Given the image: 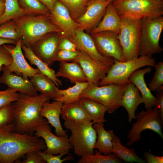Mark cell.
Segmentation results:
<instances>
[{"mask_svg": "<svg viewBox=\"0 0 163 163\" xmlns=\"http://www.w3.org/2000/svg\"><path fill=\"white\" fill-rule=\"evenodd\" d=\"M44 140L15 131L13 123L0 127V163H12L32 151L45 149Z\"/></svg>", "mask_w": 163, "mask_h": 163, "instance_id": "6da1fadb", "label": "cell"}, {"mask_svg": "<svg viewBox=\"0 0 163 163\" xmlns=\"http://www.w3.org/2000/svg\"><path fill=\"white\" fill-rule=\"evenodd\" d=\"M50 99L42 94L31 96L21 93L13 103L14 120L15 131L17 133L32 135L36 126L46 122L40 115L43 104Z\"/></svg>", "mask_w": 163, "mask_h": 163, "instance_id": "7a4b0ae2", "label": "cell"}, {"mask_svg": "<svg viewBox=\"0 0 163 163\" xmlns=\"http://www.w3.org/2000/svg\"><path fill=\"white\" fill-rule=\"evenodd\" d=\"M50 14L25 15L13 20L21 34L22 42L27 47L31 48L41 38L50 32L63 35L62 31L51 21Z\"/></svg>", "mask_w": 163, "mask_h": 163, "instance_id": "3957f363", "label": "cell"}, {"mask_svg": "<svg viewBox=\"0 0 163 163\" xmlns=\"http://www.w3.org/2000/svg\"><path fill=\"white\" fill-rule=\"evenodd\" d=\"M92 122L80 121L72 120L65 121V127L70 130V143L74 153L79 157L94 154V145L97 133Z\"/></svg>", "mask_w": 163, "mask_h": 163, "instance_id": "277c9868", "label": "cell"}, {"mask_svg": "<svg viewBox=\"0 0 163 163\" xmlns=\"http://www.w3.org/2000/svg\"><path fill=\"white\" fill-rule=\"evenodd\" d=\"M112 3L120 18L141 20L163 14V0H114Z\"/></svg>", "mask_w": 163, "mask_h": 163, "instance_id": "5b68a950", "label": "cell"}, {"mask_svg": "<svg viewBox=\"0 0 163 163\" xmlns=\"http://www.w3.org/2000/svg\"><path fill=\"white\" fill-rule=\"evenodd\" d=\"M155 64V60L152 56H140L123 62L114 59V63L98 85L112 84L126 85L130 82L129 78L134 71L145 66L154 67Z\"/></svg>", "mask_w": 163, "mask_h": 163, "instance_id": "8992f818", "label": "cell"}, {"mask_svg": "<svg viewBox=\"0 0 163 163\" xmlns=\"http://www.w3.org/2000/svg\"><path fill=\"white\" fill-rule=\"evenodd\" d=\"M126 85L112 84L100 86L90 83L82 92L80 97L100 103L106 108L108 113H112L121 106L122 98Z\"/></svg>", "mask_w": 163, "mask_h": 163, "instance_id": "52a82bcc", "label": "cell"}, {"mask_svg": "<svg viewBox=\"0 0 163 163\" xmlns=\"http://www.w3.org/2000/svg\"><path fill=\"white\" fill-rule=\"evenodd\" d=\"M163 29V17L141 20L139 56H152L161 53L159 41Z\"/></svg>", "mask_w": 163, "mask_h": 163, "instance_id": "ba28073f", "label": "cell"}, {"mask_svg": "<svg viewBox=\"0 0 163 163\" xmlns=\"http://www.w3.org/2000/svg\"><path fill=\"white\" fill-rule=\"evenodd\" d=\"M120 18L121 26L117 37L126 60L137 58L139 56L141 20Z\"/></svg>", "mask_w": 163, "mask_h": 163, "instance_id": "9c48e42d", "label": "cell"}, {"mask_svg": "<svg viewBox=\"0 0 163 163\" xmlns=\"http://www.w3.org/2000/svg\"><path fill=\"white\" fill-rule=\"evenodd\" d=\"M142 110L136 115V121L132 125L127 136L129 140L126 145L129 146L137 142L141 139V133L146 129L151 130L158 134L163 139L161 120L159 110L155 107L152 109Z\"/></svg>", "mask_w": 163, "mask_h": 163, "instance_id": "30bf717a", "label": "cell"}, {"mask_svg": "<svg viewBox=\"0 0 163 163\" xmlns=\"http://www.w3.org/2000/svg\"><path fill=\"white\" fill-rule=\"evenodd\" d=\"M34 131L35 135L41 137L45 142L46 148L43 151L44 152L54 155H68L73 148L68 136H58L54 134L47 121L36 126Z\"/></svg>", "mask_w": 163, "mask_h": 163, "instance_id": "8fae6325", "label": "cell"}, {"mask_svg": "<svg viewBox=\"0 0 163 163\" xmlns=\"http://www.w3.org/2000/svg\"><path fill=\"white\" fill-rule=\"evenodd\" d=\"M90 34L97 50L102 55L120 62L126 61L118 34L111 31H103Z\"/></svg>", "mask_w": 163, "mask_h": 163, "instance_id": "7c38bea8", "label": "cell"}, {"mask_svg": "<svg viewBox=\"0 0 163 163\" xmlns=\"http://www.w3.org/2000/svg\"><path fill=\"white\" fill-rule=\"evenodd\" d=\"M63 36L62 34L56 32L48 33L41 38L31 49L35 56L50 67L55 62L59 43Z\"/></svg>", "mask_w": 163, "mask_h": 163, "instance_id": "4fadbf2b", "label": "cell"}, {"mask_svg": "<svg viewBox=\"0 0 163 163\" xmlns=\"http://www.w3.org/2000/svg\"><path fill=\"white\" fill-rule=\"evenodd\" d=\"M70 39L76 45L77 50H82L101 67L110 69L114 62L112 58L104 56L97 50L91 35L78 29Z\"/></svg>", "mask_w": 163, "mask_h": 163, "instance_id": "5bb4252c", "label": "cell"}, {"mask_svg": "<svg viewBox=\"0 0 163 163\" xmlns=\"http://www.w3.org/2000/svg\"><path fill=\"white\" fill-rule=\"evenodd\" d=\"M112 1L90 0L85 13L75 20L80 24L79 29L90 33L103 18L106 8Z\"/></svg>", "mask_w": 163, "mask_h": 163, "instance_id": "9a60e30c", "label": "cell"}, {"mask_svg": "<svg viewBox=\"0 0 163 163\" xmlns=\"http://www.w3.org/2000/svg\"><path fill=\"white\" fill-rule=\"evenodd\" d=\"M22 38L18 40L15 46L6 44L3 46L10 53L12 58L11 63L7 66H3L2 69L22 76L26 79L31 78L35 74L40 73L37 68L31 67L26 60L21 48Z\"/></svg>", "mask_w": 163, "mask_h": 163, "instance_id": "2e32d148", "label": "cell"}, {"mask_svg": "<svg viewBox=\"0 0 163 163\" xmlns=\"http://www.w3.org/2000/svg\"><path fill=\"white\" fill-rule=\"evenodd\" d=\"M50 18L51 22L62 31L64 36L69 39L74 36L80 27V24L72 18L66 6L58 0L50 11Z\"/></svg>", "mask_w": 163, "mask_h": 163, "instance_id": "e0dca14e", "label": "cell"}, {"mask_svg": "<svg viewBox=\"0 0 163 163\" xmlns=\"http://www.w3.org/2000/svg\"><path fill=\"white\" fill-rule=\"evenodd\" d=\"M78 54L73 62L78 64L83 70L88 82L98 85L109 69L101 66L82 50H78Z\"/></svg>", "mask_w": 163, "mask_h": 163, "instance_id": "ac0fdd59", "label": "cell"}, {"mask_svg": "<svg viewBox=\"0 0 163 163\" xmlns=\"http://www.w3.org/2000/svg\"><path fill=\"white\" fill-rule=\"evenodd\" d=\"M152 71L151 67L147 66L142 69H138L130 76L129 81L133 83L139 91L146 109L156 107L157 99L147 86L145 79V74Z\"/></svg>", "mask_w": 163, "mask_h": 163, "instance_id": "d6986e66", "label": "cell"}, {"mask_svg": "<svg viewBox=\"0 0 163 163\" xmlns=\"http://www.w3.org/2000/svg\"><path fill=\"white\" fill-rule=\"evenodd\" d=\"M2 71L3 72L0 77V83L7 85L8 89L31 96L38 95L37 91L29 79H25L4 69Z\"/></svg>", "mask_w": 163, "mask_h": 163, "instance_id": "ffe728a7", "label": "cell"}, {"mask_svg": "<svg viewBox=\"0 0 163 163\" xmlns=\"http://www.w3.org/2000/svg\"><path fill=\"white\" fill-rule=\"evenodd\" d=\"M50 103L49 101L43 103L40 111V115L46 119L48 123L55 128L56 135L66 136V130L63 129L61 123L60 117L63 102L58 101Z\"/></svg>", "mask_w": 163, "mask_h": 163, "instance_id": "44dd1931", "label": "cell"}, {"mask_svg": "<svg viewBox=\"0 0 163 163\" xmlns=\"http://www.w3.org/2000/svg\"><path fill=\"white\" fill-rule=\"evenodd\" d=\"M142 103L143 101L139 91L130 82L126 85L121 102V106L124 107L127 113L129 122L131 123L133 120L136 119L135 112L138 106Z\"/></svg>", "mask_w": 163, "mask_h": 163, "instance_id": "7402d4cb", "label": "cell"}, {"mask_svg": "<svg viewBox=\"0 0 163 163\" xmlns=\"http://www.w3.org/2000/svg\"><path fill=\"white\" fill-rule=\"evenodd\" d=\"M121 26V19L111 2L107 6L100 22L90 34L111 31L118 34Z\"/></svg>", "mask_w": 163, "mask_h": 163, "instance_id": "603a6c76", "label": "cell"}, {"mask_svg": "<svg viewBox=\"0 0 163 163\" xmlns=\"http://www.w3.org/2000/svg\"><path fill=\"white\" fill-rule=\"evenodd\" d=\"M30 81L37 91L50 99L56 101L61 97L59 93V89L46 76L40 73H37L30 78Z\"/></svg>", "mask_w": 163, "mask_h": 163, "instance_id": "cb8c5ba5", "label": "cell"}, {"mask_svg": "<svg viewBox=\"0 0 163 163\" xmlns=\"http://www.w3.org/2000/svg\"><path fill=\"white\" fill-rule=\"evenodd\" d=\"M60 62L59 70L56 73L57 77L66 78L72 84L88 82L83 70L78 63L75 62Z\"/></svg>", "mask_w": 163, "mask_h": 163, "instance_id": "d4e9b609", "label": "cell"}, {"mask_svg": "<svg viewBox=\"0 0 163 163\" xmlns=\"http://www.w3.org/2000/svg\"><path fill=\"white\" fill-rule=\"evenodd\" d=\"M111 133L113 144L112 153L127 162L146 163L144 160L137 155L134 148H129L123 145L120 138L115 136L113 130H111Z\"/></svg>", "mask_w": 163, "mask_h": 163, "instance_id": "484cf974", "label": "cell"}, {"mask_svg": "<svg viewBox=\"0 0 163 163\" xmlns=\"http://www.w3.org/2000/svg\"><path fill=\"white\" fill-rule=\"evenodd\" d=\"M61 116L65 121L72 120L80 121H92L91 117L79 100L69 104H63Z\"/></svg>", "mask_w": 163, "mask_h": 163, "instance_id": "4316f807", "label": "cell"}, {"mask_svg": "<svg viewBox=\"0 0 163 163\" xmlns=\"http://www.w3.org/2000/svg\"><path fill=\"white\" fill-rule=\"evenodd\" d=\"M21 48L24 52L26 58L31 65H35L37 67L40 73L51 79L57 87L62 85L61 81L56 76L55 72L35 56L31 49L27 47L22 41Z\"/></svg>", "mask_w": 163, "mask_h": 163, "instance_id": "83f0119b", "label": "cell"}, {"mask_svg": "<svg viewBox=\"0 0 163 163\" xmlns=\"http://www.w3.org/2000/svg\"><path fill=\"white\" fill-rule=\"evenodd\" d=\"M93 126L96 131L97 139L94 145L100 152L104 155L112 153L113 144L111 130L107 131L102 123H94Z\"/></svg>", "mask_w": 163, "mask_h": 163, "instance_id": "f1b7e54d", "label": "cell"}, {"mask_svg": "<svg viewBox=\"0 0 163 163\" xmlns=\"http://www.w3.org/2000/svg\"><path fill=\"white\" fill-rule=\"evenodd\" d=\"M79 101L91 117L94 123H104L107 121L104 118L107 109L104 106L86 98H80Z\"/></svg>", "mask_w": 163, "mask_h": 163, "instance_id": "f546056e", "label": "cell"}, {"mask_svg": "<svg viewBox=\"0 0 163 163\" xmlns=\"http://www.w3.org/2000/svg\"><path fill=\"white\" fill-rule=\"evenodd\" d=\"M90 82H76L73 86L64 90H59L61 97L56 101H61L63 104H69L78 101L82 92L89 85Z\"/></svg>", "mask_w": 163, "mask_h": 163, "instance_id": "4dcf8cb0", "label": "cell"}, {"mask_svg": "<svg viewBox=\"0 0 163 163\" xmlns=\"http://www.w3.org/2000/svg\"><path fill=\"white\" fill-rule=\"evenodd\" d=\"M5 10L0 16V25L24 15L18 0H5Z\"/></svg>", "mask_w": 163, "mask_h": 163, "instance_id": "1f68e13d", "label": "cell"}, {"mask_svg": "<svg viewBox=\"0 0 163 163\" xmlns=\"http://www.w3.org/2000/svg\"><path fill=\"white\" fill-rule=\"evenodd\" d=\"M24 15H37L49 14L50 11L39 0H18Z\"/></svg>", "mask_w": 163, "mask_h": 163, "instance_id": "d6a6232c", "label": "cell"}, {"mask_svg": "<svg viewBox=\"0 0 163 163\" xmlns=\"http://www.w3.org/2000/svg\"><path fill=\"white\" fill-rule=\"evenodd\" d=\"M122 161L113 153L108 155H102L97 150L94 154L83 156L79 160L78 163H119Z\"/></svg>", "mask_w": 163, "mask_h": 163, "instance_id": "836d02e7", "label": "cell"}, {"mask_svg": "<svg viewBox=\"0 0 163 163\" xmlns=\"http://www.w3.org/2000/svg\"><path fill=\"white\" fill-rule=\"evenodd\" d=\"M62 2L68 9L74 20L80 17L86 10L90 0H58Z\"/></svg>", "mask_w": 163, "mask_h": 163, "instance_id": "e575fe53", "label": "cell"}, {"mask_svg": "<svg viewBox=\"0 0 163 163\" xmlns=\"http://www.w3.org/2000/svg\"><path fill=\"white\" fill-rule=\"evenodd\" d=\"M0 37L17 41L22 38L21 34L13 20L0 25Z\"/></svg>", "mask_w": 163, "mask_h": 163, "instance_id": "d590c367", "label": "cell"}, {"mask_svg": "<svg viewBox=\"0 0 163 163\" xmlns=\"http://www.w3.org/2000/svg\"><path fill=\"white\" fill-rule=\"evenodd\" d=\"M154 75L149 85L151 91L157 92L163 90V62L160 61L155 64Z\"/></svg>", "mask_w": 163, "mask_h": 163, "instance_id": "8d00e7d4", "label": "cell"}, {"mask_svg": "<svg viewBox=\"0 0 163 163\" xmlns=\"http://www.w3.org/2000/svg\"><path fill=\"white\" fill-rule=\"evenodd\" d=\"M14 109L12 103L0 108V127L13 123Z\"/></svg>", "mask_w": 163, "mask_h": 163, "instance_id": "74e56055", "label": "cell"}, {"mask_svg": "<svg viewBox=\"0 0 163 163\" xmlns=\"http://www.w3.org/2000/svg\"><path fill=\"white\" fill-rule=\"evenodd\" d=\"M21 93L8 88L0 91V108L17 101Z\"/></svg>", "mask_w": 163, "mask_h": 163, "instance_id": "f35d334b", "label": "cell"}, {"mask_svg": "<svg viewBox=\"0 0 163 163\" xmlns=\"http://www.w3.org/2000/svg\"><path fill=\"white\" fill-rule=\"evenodd\" d=\"M37 151L46 162L47 163H62L66 161L74 159L72 155L67 156L62 159V157L64 155L63 154L54 155L44 152L42 150H37Z\"/></svg>", "mask_w": 163, "mask_h": 163, "instance_id": "ab89813d", "label": "cell"}, {"mask_svg": "<svg viewBox=\"0 0 163 163\" xmlns=\"http://www.w3.org/2000/svg\"><path fill=\"white\" fill-rule=\"evenodd\" d=\"M78 50L72 51L59 50L56 55L55 61L73 62L78 54Z\"/></svg>", "mask_w": 163, "mask_h": 163, "instance_id": "60d3db41", "label": "cell"}, {"mask_svg": "<svg viewBox=\"0 0 163 163\" xmlns=\"http://www.w3.org/2000/svg\"><path fill=\"white\" fill-rule=\"evenodd\" d=\"M12 61L11 55L3 45L0 46V71L3 66L10 65Z\"/></svg>", "mask_w": 163, "mask_h": 163, "instance_id": "b9f144b4", "label": "cell"}, {"mask_svg": "<svg viewBox=\"0 0 163 163\" xmlns=\"http://www.w3.org/2000/svg\"><path fill=\"white\" fill-rule=\"evenodd\" d=\"M59 50L75 51L77 50L75 44L69 38L63 36L60 39L59 46Z\"/></svg>", "mask_w": 163, "mask_h": 163, "instance_id": "7bdbcfd3", "label": "cell"}, {"mask_svg": "<svg viewBox=\"0 0 163 163\" xmlns=\"http://www.w3.org/2000/svg\"><path fill=\"white\" fill-rule=\"evenodd\" d=\"M37 151H32L28 152L25 155V158L22 161V162L46 163V162L37 153Z\"/></svg>", "mask_w": 163, "mask_h": 163, "instance_id": "ee69618b", "label": "cell"}, {"mask_svg": "<svg viewBox=\"0 0 163 163\" xmlns=\"http://www.w3.org/2000/svg\"><path fill=\"white\" fill-rule=\"evenodd\" d=\"M144 160L148 163H163V156H158L149 152L144 153Z\"/></svg>", "mask_w": 163, "mask_h": 163, "instance_id": "f6af8a7d", "label": "cell"}, {"mask_svg": "<svg viewBox=\"0 0 163 163\" xmlns=\"http://www.w3.org/2000/svg\"><path fill=\"white\" fill-rule=\"evenodd\" d=\"M155 97L157 99L156 107L158 109L161 120L163 122V90L158 92Z\"/></svg>", "mask_w": 163, "mask_h": 163, "instance_id": "bcb514c9", "label": "cell"}, {"mask_svg": "<svg viewBox=\"0 0 163 163\" xmlns=\"http://www.w3.org/2000/svg\"><path fill=\"white\" fill-rule=\"evenodd\" d=\"M45 5L50 11L53 9L55 3L57 0H39Z\"/></svg>", "mask_w": 163, "mask_h": 163, "instance_id": "7dc6e473", "label": "cell"}, {"mask_svg": "<svg viewBox=\"0 0 163 163\" xmlns=\"http://www.w3.org/2000/svg\"><path fill=\"white\" fill-rule=\"evenodd\" d=\"M17 41L11 39L0 37V46L6 44H11L15 45Z\"/></svg>", "mask_w": 163, "mask_h": 163, "instance_id": "c3c4849f", "label": "cell"}, {"mask_svg": "<svg viewBox=\"0 0 163 163\" xmlns=\"http://www.w3.org/2000/svg\"><path fill=\"white\" fill-rule=\"evenodd\" d=\"M5 10V2H0V16H1L3 14Z\"/></svg>", "mask_w": 163, "mask_h": 163, "instance_id": "681fc988", "label": "cell"}, {"mask_svg": "<svg viewBox=\"0 0 163 163\" xmlns=\"http://www.w3.org/2000/svg\"><path fill=\"white\" fill-rule=\"evenodd\" d=\"M5 0H0V2H5Z\"/></svg>", "mask_w": 163, "mask_h": 163, "instance_id": "f907efd6", "label": "cell"}, {"mask_svg": "<svg viewBox=\"0 0 163 163\" xmlns=\"http://www.w3.org/2000/svg\"><path fill=\"white\" fill-rule=\"evenodd\" d=\"M105 0V1H113V0Z\"/></svg>", "mask_w": 163, "mask_h": 163, "instance_id": "816d5d0a", "label": "cell"}]
</instances>
